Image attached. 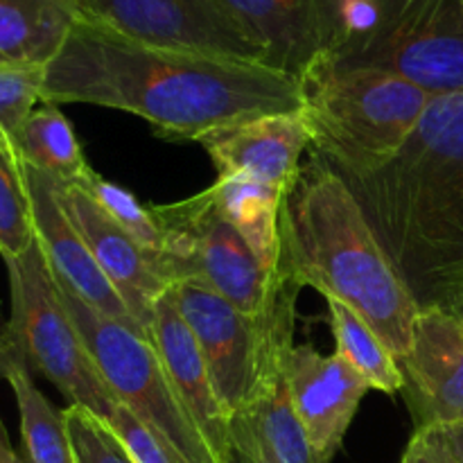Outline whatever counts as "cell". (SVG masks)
I'll list each match as a JSON object with an SVG mask.
<instances>
[{"instance_id":"cell-19","label":"cell","mask_w":463,"mask_h":463,"mask_svg":"<svg viewBox=\"0 0 463 463\" xmlns=\"http://www.w3.org/2000/svg\"><path fill=\"white\" fill-rule=\"evenodd\" d=\"M77 18L72 0H0V66L45 68Z\"/></svg>"},{"instance_id":"cell-16","label":"cell","mask_w":463,"mask_h":463,"mask_svg":"<svg viewBox=\"0 0 463 463\" xmlns=\"http://www.w3.org/2000/svg\"><path fill=\"white\" fill-rule=\"evenodd\" d=\"M262 50V63L297 81L324 66L328 34L319 0H217Z\"/></svg>"},{"instance_id":"cell-15","label":"cell","mask_w":463,"mask_h":463,"mask_svg":"<svg viewBox=\"0 0 463 463\" xmlns=\"http://www.w3.org/2000/svg\"><path fill=\"white\" fill-rule=\"evenodd\" d=\"M27 179H30L32 208H34L36 242L43 249V256L52 269L54 279L63 288L71 289L75 297H80L81 301L89 303L99 315L140 330L131 312L127 310L120 294L116 292L111 280L104 276V271L95 262L89 244L84 242L80 231L75 229L71 217L63 211L57 181L32 170V167H27Z\"/></svg>"},{"instance_id":"cell-22","label":"cell","mask_w":463,"mask_h":463,"mask_svg":"<svg viewBox=\"0 0 463 463\" xmlns=\"http://www.w3.org/2000/svg\"><path fill=\"white\" fill-rule=\"evenodd\" d=\"M18 149L27 167L57 184L81 185L93 172L81 154L71 120L57 104H41L30 113L18 136Z\"/></svg>"},{"instance_id":"cell-4","label":"cell","mask_w":463,"mask_h":463,"mask_svg":"<svg viewBox=\"0 0 463 463\" xmlns=\"http://www.w3.org/2000/svg\"><path fill=\"white\" fill-rule=\"evenodd\" d=\"M312 156L330 167L371 170L407 143L434 95L375 68L321 66L301 81Z\"/></svg>"},{"instance_id":"cell-14","label":"cell","mask_w":463,"mask_h":463,"mask_svg":"<svg viewBox=\"0 0 463 463\" xmlns=\"http://www.w3.org/2000/svg\"><path fill=\"white\" fill-rule=\"evenodd\" d=\"M217 167V176H242L288 193L301 172L312 134L303 111L249 118L217 127L197 140Z\"/></svg>"},{"instance_id":"cell-1","label":"cell","mask_w":463,"mask_h":463,"mask_svg":"<svg viewBox=\"0 0 463 463\" xmlns=\"http://www.w3.org/2000/svg\"><path fill=\"white\" fill-rule=\"evenodd\" d=\"M95 104L194 140L231 122L303 111L301 81L269 66L138 43L77 18L43 68L41 104Z\"/></svg>"},{"instance_id":"cell-24","label":"cell","mask_w":463,"mask_h":463,"mask_svg":"<svg viewBox=\"0 0 463 463\" xmlns=\"http://www.w3.org/2000/svg\"><path fill=\"white\" fill-rule=\"evenodd\" d=\"M36 242L27 165L18 143L0 140V256L16 260Z\"/></svg>"},{"instance_id":"cell-33","label":"cell","mask_w":463,"mask_h":463,"mask_svg":"<svg viewBox=\"0 0 463 463\" xmlns=\"http://www.w3.org/2000/svg\"><path fill=\"white\" fill-rule=\"evenodd\" d=\"M7 360H9L7 337H5V326H0V378L5 375V366H7Z\"/></svg>"},{"instance_id":"cell-26","label":"cell","mask_w":463,"mask_h":463,"mask_svg":"<svg viewBox=\"0 0 463 463\" xmlns=\"http://www.w3.org/2000/svg\"><path fill=\"white\" fill-rule=\"evenodd\" d=\"M63 414L75 463H136L107 419L80 405H68Z\"/></svg>"},{"instance_id":"cell-11","label":"cell","mask_w":463,"mask_h":463,"mask_svg":"<svg viewBox=\"0 0 463 463\" xmlns=\"http://www.w3.org/2000/svg\"><path fill=\"white\" fill-rule=\"evenodd\" d=\"M401 369L416 428L463 423V319L446 307L420 310Z\"/></svg>"},{"instance_id":"cell-28","label":"cell","mask_w":463,"mask_h":463,"mask_svg":"<svg viewBox=\"0 0 463 463\" xmlns=\"http://www.w3.org/2000/svg\"><path fill=\"white\" fill-rule=\"evenodd\" d=\"M107 420L136 463H184L165 441H161L143 420L136 419L120 402H116Z\"/></svg>"},{"instance_id":"cell-7","label":"cell","mask_w":463,"mask_h":463,"mask_svg":"<svg viewBox=\"0 0 463 463\" xmlns=\"http://www.w3.org/2000/svg\"><path fill=\"white\" fill-rule=\"evenodd\" d=\"M57 285L116 401L143 420L184 463H220L181 402L152 339L122 321L99 315L59 280Z\"/></svg>"},{"instance_id":"cell-8","label":"cell","mask_w":463,"mask_h":463,"mask_svg":"<svg viewBox=\"0 0 463 463\" xmlns=\"http://www.w3.org/2000/svg\"><path fill=\"white\" fill-rule=\"evenodd\" d=\"M152 213L163 231V271L170 288L194 280L247 315L265 312L276 274L260 265L231 224L213 185L181 202L152 206Z\"/></svg>"},{"instance_id":"cell-13","label":"cell","mask_w":463,"mask_h":463,"mask_svg":"<svg viewBox=\"0 0 463 463\" xmlns=\"http://www.w3.org/2000/svg\"><path fill=\"white\" fill-rule=\"evenodd\" d=\"M285 383L307 439L330 461L346 439L369 383L342 355H321L310 344L288 353Z\"/></svg>"},{"instance_id":"cell-31","label":"cell","mask_w":463,"mask_h":463,"mask_svg":"<svg viewBox=\"0 0 463 463\" xmlns=\"http://www.w3.org/2000/svg\"><path fill=\"white\" fill-rule=\"evenodd\" d=\"M18 452L14 450L12 443H9L7 430H5L3 420H0V463H16Z\"/></svg>"},{"instance_id":"cell-34","label":"cell","mask_w":463,"mask_h":463,"mask_svg":"<svg viewBox=\"0 0 463 463\" xmlns=\"http://www.w3.org/2000/svg\"><path fill=\"white\" fill-rule=\"evenodd\" d=\"M450 312H452V315L459 317V319H463V294H461L459 298H457L455 303H452V306H450Z\"/></svg>"},{"instance_id":"cell-5","label":"cell","mask_w":463,"mask_h":463,"mask_svg":"<svg viewBox=\"0 0 463 463\" xmlns=\"http://www.w3.org/2000/svg\"><path fill=\"white\" fill-rule=\"evenodd\" d=\"M301 285L279 265L274 292L258 317L238 310L211 288L194 280L175 283L167 294L184 317L213 384L229 416L247 410L262 380L283 366L292 351L294 315Z\"/></svg>"},{"instance_id":"cell-20","label":"cell","mask_w":463,"mask_h":463,"mask_svg":"<svg viewBox=\"0 0 463 463\" xmlns=\"http://www.w3.org/2000/svg\"><path fill=\"white\" fill-rule=\"evenodd\" d=\"M217 199L231 224L240 231L267 271L276 274L280 260V213L285 190L242 176H217Z\"/></svg>"},{"instance_id":"cell-25","label":"cell","mask_w":463,"mask_h":463,"mask_svg":"<svg viewBox=\"0 0 463 463\" xmlns=\"http://www.w3.org/2000/svg\"><path fill=\"white\" fill-rule=\"evenodd\" d=\"M81 188L89 190L95 202L113 217V222L120 224L156 260L158 269L165 279V271H163V231L158 226L156 217H154L152 206H143L129 190L111 184L95 170L81 184Z\"/></svg>"},{"instance_id":"cell-23","label":"cell","mask_w":463,"mask_h":463,"mask_svg":"<svg viewBox=\"0 0 463 463\" xmlns=\"http://www.w3.org/2000/svg\"><path fill=\"white\" fill-rule=\"evenodd\" d=\"M328 306L330 330L337 344V355H342L371 389L383 393H396L405 389V373L387 344L378 333L362 319L351 306L335 297H324Z\"/></svg>"},{"instance_id":"cell-2","label":"cell","mask_w":463,"mask_h":463,"mask_svg":"<svg viewBox=\"0 0 463 463\" xmlns=\"http://www.w3.org/2000/svg\"><path fill=\"white\" fill-rule=\"evenodd\" d=\"M330 170L348 185L420 310H450L463 294V93L432 98L414 134L383 165Z\"/></svg>"},{"instance_id":"cell-30","label":"cell","mask_w":463,"mask_h":463,"mask_svg":"<svg viewBox=\"0 0 463 463\" xmlns=\"http://www.w3.org/2000/svg\"><path fill=\"white\" fill-rule=\"evenodd\" d=\"M222 463H271V461H267L265 457L260 455V450L253 446L251 439H249L247 434L240 432L238 428L231 425L229 450H226L224 461Z\"/></svg>"},{"instance_id":"cell-17","label":"cell","mask_w":463,"mask_h":463,"mask_svg":"<svg viewBox=\"0 0 463 463\" xmlns=\"http://www.w3.org/2000/svg\"><path fill=\"white\" fill-rule=\"evenodd\" d=\"M152 342L190 419L194 420L211 446L213 455L222 463L231 441V416L217 396L197 339L193 337L167 292L154 307Z\"/></svg>"},{"instance_id":"cell-3","label":"cell","mask_w":463,"mask_h":463,"mask_svg":"<svg viewBox=\"0 0 463 463\" xmlns=\"http://www.w3.org/2000/svg\"><path fill=\"white\" fill-rule=\"evenodd\" d=\"M279 265L301 288L351 306L401 362L420 307L348 185L312 156L285 194Z\"/></svg>"},{"instance_id":"cell-12","label":"cell","mask_w":463,"mask_h":463,"mask_svg":"<svg viewBox=\"0 0 463 463\" xmlns=\"http://www.w3.org/2000/svg\"><path fill=\"white\" fill-rule=\"evenodd\" d=\"M57 190L63 211L89 244L99 269L111 280L140 330L152 339L154 307L170 289L156 260L120 224L113 222V217L95 202L89 190L75 184H57Z\"/></svg>"},{"instance_id":"cell-18","label":"cell","mask_w":463,"mask_h":463,"mask_svg":"<svg viewBox=\"0 0 463 463\" xmlns=\"http://www.w3.org/2000/svg\"><path fill=\"white\" fill-rule=\"evenodd\" d=\"M231 425L247 434L271 463H330L315 450L294 411L285 383V362L262 380L247 410L233 416Z\"/></svg>"},{"instance_id":"cell-27","label":"cell","mask_w":463,"mask_h":463,"mask_svg":"<svg viewBox=\"0 0 463 463\" xmlns=\"http://www.w3.org/2000/svg\"><path fill=\"white\" fill-rule=\"evenodd\" d=\"M43 68L0 66V140L18 143L23 125L41 104Z\"/></svg>"},{"instance_id":"cell-10","label":"cell","mask_w":463,"mask_h":463,"mask_svg":"<svg viewBox=\"0 0 463 463\" xmlns=\"http://www.w3.org/2000/svg\"><path fill=\"white\" fill-rule=\"evenodd\" d=\"M81 18L138 43L262 63V50L217 0H72ZM265 66V63H262Z\"/></svg>"},{"instance_id":"cell-29","label":"cell","mask_w":463,"mask_h":463,"mask_svg":"<svg viewBox=\"0 0 463 463\" xmlns=\"http://www.w3.org/2000/svg\"><path fill=\"white\" fill-rule=\"evenodd\" d=\"M401 463H461L446 428H416Z\"/></svg>"},{"instance_id":"cell-6","label":"cell","mask_w":463,"mask_h":463,"mask_svg":"<svg viewBox=\"0 0 463 463\" xmlns=\"http://www.w3.org/2000/svg\"><path fill=\"white\" fill-rule=\"evenodd\" d=\"M5 265L12 294V317L5 326V337L12 355L52 383L71 405L109 419L118 401L63 303L43 249L34 242L21 258Z\"/></svg>"},{"instance_id":"cell-35","label":"cell","mask_w":463,"mask_h":463,"mask_svg":"<svg viewBox=\"0 0 463 463\" xmlns=\"http://www.w3.org/2000/svg\"><path fill=\"white\" fill-rule=\"evenodd\" d=\"M16 463H30L25 459V455H21V452H18V459H16Z\"/></svg>"},{"instance_id":"cell-21","label":"cell","mask_w":463,"mask_h":463,"mask_svg":"<svg viewBox=\"0 0 463 463\" xmlns=\"http://www.w3.org/2000/svg\"><path fill=\"white\" fill-rule=\"evenodd\" d=\"M3 378L16 396L25 459L30 463H75L66 414L41 393L32 380V371L12 351Z\"/></svg>"},{"instance_id":"cell-9","label":"cell","mask_w":463,"mask_h":463,"mask_svg":"<svg viewBox=\"0 0 463 463\" xmlns=\"http://www.w3.org/2000/svg\"><path fill=\"white\" fill-rule=\"evenodd\" d=\"M324 66L392 72L434 98L463 93V0H380L373 30Z\"/></svg>"},{"instance_id":"cell-32","label":"cell","mask_w":463,"mask_h":463,"mask_svg":"<svg viewBox=\"0 0 463 463\" xmlns=\"http://www.w3.org/2000/svg\"><path fill=\"white\" fill-rule=\"evenodd\" d=\"M448 434H450L452 443H455V450L459 455V459L463 463V423L461 425H452V428H446Z\"/></svg>"}]
</instances>
